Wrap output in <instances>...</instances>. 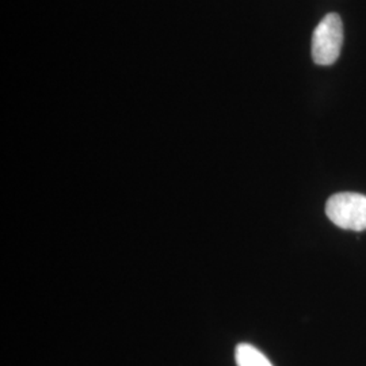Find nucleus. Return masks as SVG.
I'll return each mask as SVG.
<instances>
[{"label": "nucleus", "mask_w": 366, "mask_h": 366, "mask_svg": "<svg viewBox=\"0 0 366 366\" xmlns=\"http://www.w3.org/2000/svg\"><path fill=\"white\" fill-rule=\"evenodd\" d=\"M343 24L340 15L330 13L319 22L312 36V59L317 66H331L340 57Z\"/></svg>", "instance_id": "1"}, {"label": "nucleus", "mask_w": 366, "mask_h": 366, "mask_svg": "<svg viewBox=\"0 0 366 366\" xmlns=\"http://www.w3.org/2000/svg\"><path fill=\"white\" fill-rule=\"evenodd\" d=\"M326 214L330 222L349 231L366 229V196L338 193L328 198Z\"/></svg>", "instance_id": "2"}, {"label": "nucleus", "mask_w": 366, "mask_h": 366, "mask_svg": "<svg viewBox=\"0 0 366 366\" xmlns=\"http://www.w3.org/2000/svg\"><path fill=\"white\" fill-rule=\"evenodd\" d=\"M235 358L237 366H273L257 347L249 343L236 346Z\"/></svg>", "instance_id": "3"}]
</instances>
